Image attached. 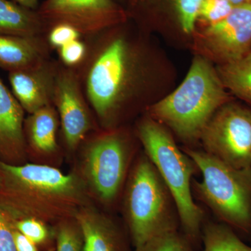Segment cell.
I'll return each instance as SVG.
<instances>
[{
  "mask_svg": "<svg viewBox=\"0 0 251 251\" xmlns=\"http://www.w3.org/2000/svg\"><path fill=\"white\" fill-rule=\"evenodd\" d=\"M145 32L129 20L86 38L87 52L77 71L82 90L102 128L152 95L153 63Z\"/></svg>",
  "mask_w": 251,
  "mask_h": 251,
  "instance_id": "6da1fadb",
  "label": "cell"
},
{
  "mask_svg": "<svg viewBox=\"0 0 251 251\" xmlns=\"http://www.w3.org/2000/svg\"><path fill=\"white\" fill-rule=\"evenodd\" d=\"M90 196L77 172L66 174L50 165L0 161V207L11 219L32 218L53 227L74 219L91 204Z\"/></svg>",
  "mask_w": 251,
  "mask_h": 251,
  "instance_id": "7a4b0ae2",
  "label": "cell"
},
{
  "mask_svg": "<svg viewBox=\"0 0 251 251\" xmlns=\"http://www.w3.org/2000/svg\"><path fill=\"white\" fill-rule=\"evenodd\" d=\"M216 67L196 55L179 87L147 108L150 116L184 141L200 140L214 113L231 101Z\"/></svg>",
  "mask_w": 251,
  "mask_h": 251,
  "instance_id": "3957f363",
  "label": "cell"
},
{
  "mask_svg": "<svg viewBox=\"0 0 251 251\" xmlns=\"http://www.w3.org/2000/svg\"><path fill=\"white\" fill-rule=\"evenodd\" d=\"M137 134L147 157L155 167L171 195L185 229L195 235L202 219L191 190L193 162L176 145L166 127L151 117L140 120Z\"/></svg>",
  "mask_w": 251,
  "mask_h": 251,
  "instance_id": "277c9868",
  "label": "cell"
},
{
  "mask_svg": "<svg viewBox=\"0 0 251 251\" xmlns=\"http://www.w3.org/2000/svg\"><path fill=\"white\" fill-rule=\"evenodd\" d=\"M199 168L197 189L204 202L223 221L244 231L251 229V168L237 169L205 151L185 150Z\"/></svg>",
  "mask_w": 251,
  "mask_h": 251,
  "instance_id": "5b68a950",
  "label": "cell"
},
{
  "mask_svg": "<svg viewBox=\"0 0 251 251\" xmlns=\"http://www.w3.org/2000/svg\"><path fill=\"white\" fill-rule=\"evenodd\" d=\"M80 171L90 195L104 204L115 201L125 181L130 154V138L115 128L96 130L85 140Z\"/></svg>",
  "mask_w": 251,
  "mask_h": 251,
  "instance_id": "8992f818",
  "label": "cell"
},
{
  "mask_svg": "<svg viewBox=\"0 0 251 251\" xmlns=\"http://www.w3.org/2000/svg\"><path fill=\"white\" fill-rule=\"evenodd\" d=\"M168 189L148 157L130 173L125 198L127 221L135 248L172 226L168 220Z\"/></svg>",
  "mask_w": 251,
  "mask_h": 251,
  "instance_id": "52a82bcc",
  "label": "cell"
},
{
  "mask_svg": "<svg viewBox=\"0 0 251 251\" xmlns=\"http://www.w3.org/2000/svg\"><path fill=\"white\" fill-rule=\"evenodd\" d=\"M200 140L205 152L237 169L251 168V110L233 100L221 106Z\"/></svg>",
  "mask_w": 251,
  "mask_h": 251,
  "instance_id": "ba28073f",
  "label": "cell"
},
{
  "mask_svg": "<svg viewBox=\"0 0 251 251\" xmlns=\"http://www.w3.org/2000/svg\"><path fill=\"white\" fill-rule=\"evenodd\" d=\"M192 48L215 66L234 62L251 51V3L234 6L223 21L196 28Z\"/></svg>",
  "mask_w": 251,
  "mask_h": 251,
  "instance_id": "9c48e42d",
  "label": "cell"
},
{
  "mask_svg": "<svg viewBox=\"0 0 251 251\" xmlns=\"http://www.w3.org/2000/svg\"><path fill=\"white\" fill-rule=\"evenodd\" d=\"M36 11L48 30L64 23L84 39L128 21L125 8L115 0H45Z\"/></svg>",
  "mask_w": 251,
  "mask_h": 251,
  "instance_id": "30bf717a",
  "label": "cell"
},
{
  "mask_svg": "<svg viewBox=\"0 0 251 251\" xmlns=\"http://www.w3.org/2000/svg\"><path fill=\"white\" fill-rule=\"evenodd\" d=\"M52 103L58 114L63 140L70 151L76 150L89 134L98 130L77 71L60 62Z\"/></svg>",
  "mask_w": 251,
  "mask_h": 251,
  "instance_id": "8fae6325",
  "label": "cell"
},
{
  "mask_svg": "<svg viewBox=\"0 0 251 251\" xmlns=\"http://www.w3.org/2000/svg\"><path fill=\"white\" fill-rule=\"evenodd\" d=\"M202 0H126L128 20L146 33L152 29H172L192 36Z\"/></svg>",
  "mask_w": 251,
  "mask_h": 251,
  "instance_id": "7c38bea8",
  "label": "cell"
},
{
  "mask_svg": "<svg viewBox=\"0 0 251 251\" xmlns=\"http://www.w3.org/2000/svg\"><path fill=\"white\" fill-rule=\"evenodd\" d=\"M59 64L49 57L32 67L9 72L11 92L28 114L53 105Z\"/></svg>",
  "mask_w": 251,
  "mask_h": 251,
  "instance_id": "4fadbf2b",
  "label": "cell"
},
{
  "mask_svg": "<svg viewBox=\"0 0 251 251\" xmlns=\"http://www.w3.org/2000/svg\"><path fill=\"white\" fill-rule=\"evenodd\" d=\"M25 112L0 77V161L13 165L25 163L28 151Z\"/></svg>",
  "mask_w": 251,
  "mask_h": 251,
  "instance_id": "5bb4252c",
  "label": "cell"
},
{
  "mask_svg": "<svg viewBox=\"0 0 251 251\" xmlns=\"http://www.w3.org/2000/svg\"><path fill=\"white\" fill-rule=\"evenodd\" d=\"M82 237V251H123L120 234L113 223L92 204L75 216Z\"/></svg>",
  "mask_w": 251,
  "mask_h": 251,
  "instance_id": "9a60e30c",
  "label": "cell"
},
{
  "mask_svg": "<svg viewBox=\"0 0 251 251\" xmlns=\"http://www.w3.org/2000/svg\"><path fill=\"white\" fill-rule=\"evenodd\" d=\"M50 50L46 36L0 34V67L9 72L32 67L49 58Z\"/></svg>",
  "mask_w": 251,
  "mask_h": 251,
  "instance_id": "2e32d148",
  "label": "cell"
},
{
  "mask_svg": "<svg viewBox=\"0 0 251 251\" xmlns=\"http://www.w3.org/2000/svg\"><path fill=\"white\" fill-rule=\"evenodd\" d=\"M58 114L53 105L29 114L25 120L24 132L27 151L41 157L54 156L59 151Z\"/></svg>",
  "mask_w": 251,
  "mask_h": 251,
  "instance_id": "e0dca14e",
  "label": "cell"
},
{
  "mask_svg": "<svg viewBox=\"0 0 251 251\" xmlns=\"http://www.w3.org/2000/svg\"><path fill=\"white\" fill-rule=\"evenodd\" d=\"M47 27L35 10L12 0H0V34L20 36H46Z\"/></svg>",
  "mask_w": 251,
  "mask_h": 251,
  "instance_id": "ac0fdd59",
  "label": "cell"
},
{
  "mask_svg": "<svg viewBox=\"0 0 251 251\" xmlns=\"http://www.w3.org/2000/svg\"><path fill=\"white\" fill-rule=\"evenodd\" d=\"M215 67L226 90L251 105V51L234 62Z\"/></svg>",
  "mask_w": 251,
  "mask_h": 251,
  "instance_id": "d6986e66",
  "label": "cell"
},
{
  "mask_svg": "<svg viewBox=\"0 0 251 251\" xmlns=\"http://www.w3.org/2000/svg\"><path fill=\"white\" fill-rule=\"evenodd\" d=\"M204 251H251L227 226L212 224L204 229Z\"/></svg>",
  "mask_w": 251,
  "mask_h": 251,
  "instance_id": "ffe728a7",
  "label": "cell"
},
{
  "mask_svg": "<svg viewBox=\"0 0 251 251\" xmlns=\"http://www.w3.org/2000/svg\"><path fill=\"white\" fill-rule=\"evenodd\" d=\"M11 221L15 229L34 243L38 247L48 248L54 239L53 227L41 220L27 218L11 219Z\"/></svg>",
  "mask_w": 251,
  "mask_h": 251,
  "instance_id": "44dd1931",
  "label": "cell"
},
{
  "mask_svg": "<svg viewBox=\"0 0 251 251\" xmlns=\"http://www.w3.org/2000/svg\"><path fill=\"white\" fill-rule=\"evenodd\" d=\"M56 251H82V237L76 220H64L53 226Z\"/></svg>",
  "mask_w": 251,
  "mask_h": 251,
  "instance_id": "7402d4cb",
  "label": "cell"
},
{
  "mask_svg": "<svg viewBox=\"0 0 251 251\" xmlns=\"http://www.w3.org/2000/svg\"><path fill=\"white\" fill-rule=\"evenodd\" d=\"M234 7L227 0H202L198 9L196 28L219 23L230 14Z\"/></svg>",
  "mask_w": 251,
  "mask_h": 251,
  "instance_id": "603a6c76",
  "label": "cell"
},
{
  "mask_svg": "<svg viewBox=\"0 0 251 251\" xmlns=\"http://www.w3.org/2000/svg\"><path fill=\"white\" fill-rule=\"evenodd\" d=\"M135 251H188L183 239L178 235L173 226L163 229Z\"/></svg>",
  "mask_w": 251,
  "mask_h": 251,
  "instance_id": "cb8c5ba5",
  "label": "cell"
},
{
  "mask_svg": "<svg viewBox=\"0 0 251 251\" xmlns=\"http://www.w3.org/2000/svg\"><path fill=\"white\" fill-rule=\"evenodd\" d=\"M59 62L68 68L77 69L85 60L87 52L85 40L77 39L57 50Z\"/></svg>",
  "mask_w": 251,
  "mask_h": 251,
  "instance_id": "d4e9b609",
  "label": "cell"
},
{
  "mask_svg": "<svg viewBox=\"0 0 251 251\" xmlns=\"http://www.w3.org/2000/svg\"><path fill=\"white\" fill-rule=\"evenodd\" d=\"M46 37L50 49L56 50L72 41L83 38L75 28L64 23L50 27Z\"/></svg>",
  "mask_w": 251,
  "mask_h": 251,
  "instance_id": "484cf974",
  "label": "cell"
},
{
  "mask_svg": "<svg viewBox=\"0 0 251 251\" xmlns=\"http://www.w3.org/2000/svg\"><path fill=\"white\" fill-rule=\"evenodd\" d=\"M14 225L6 211L0 207V251H17Z\"/></svg>",
  "mask_w": 251,
  "mask_h": 251,
  "instance_id": "4316f807",
  "label": "cell"
},
{
  "mask_svg": "<svg viewBox=\"0 0 251 251\" xmlns=\"http://www.w3.org/2000/svg\"><path fill=\"white\" fill-rule=\"evenodd\" d=\"M15 244L17 251H39L37 246L34 243L27 239L17 229H14Z\"/></svg>",
  "mask_w": 251,
  "mask_h": 251,
  "instance_id": "83f0119b",
  "label": "cell"
},
{
  "mask_svg": "<svg viewBox=\"0 0 251 251\" xmlns=\"http://www.w3.org/2000/svg\"><path fill=\"white\" fill-rule=\"evenodd\" d=\"M17 4L31 10H37L39 6V0H12Z\"/></svg>",
  "mask_w": 251,
  "mask_h": 251,
  "instance_id": "f1b7e54d",
  "label": "cell"
},
{
  "mask_svg": "<svg viewBox=\"0 0 251 251\" xmlns=\"http://www.w3.org/2000/svg\"><path fill=\"white\" fill-rule=\"evenodd\" d=\"M229 2L233 5L234 6H239L248 3H251V0H227Z\"/></svg>",
  "mask_w": 251,
  "mask_h": 251,
  "instance_id": "f546056e",
  "label": "cell"
},
{
  "mask_svg": "<svg viewBox=\"0 0 251 251\" xmlns=\"http://www.w3.org/2000/svg\"><path fill=\"white\" fill-rule=\"evenodd\" d=\"M115 1L118 3V4L122 5L123 7L125 6L126 0H115Z\"/></svg>",
  "mask_w": 251,
  "mask_h": 251,
  "instance_id": "4dcf8cb0",
  "label": "cell"
}]
</instances>
